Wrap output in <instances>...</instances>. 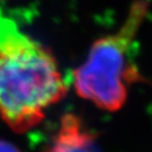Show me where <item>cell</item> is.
Masks as SVG:
<instances>
[{"instance_id":"1","label":"cell","mask_w":152,"mask_h":152,"mask_svg":"<svg viewBox=\"0 0 152 152\" xmlns=\"http://www.w3.org/2000/svg\"><path fill=\"white\" fill-rule=\"evenodd\" d=\"M65 92L54 55L0 9V118L17 133L26 132Z\"/></svg>"},{"instance_id":"2","label":"cell","mask_w":152,"mask_h":152,"mask_svg":"<svg viewBox=\"0 0 152 152\" xmlns=\"http://www.w3.org/2000/svg\"><path fill=\"white\" fill-rule=\"evenodd\" d=\"M148 11L149 0H135L118 31L95 41L86 61L72 75L80 97L105 110L122 108L129 87L141 79L133 48Z\"/></svg>"},{"instance_id":"3","label":"cell","mask_w":152,"mask_h":152,"mask_svg":"<svg viewBox=\"0 0 152 152\" xmlns=\"http://www.w3.org/2000/svg\"><path fill=\"white\" fill-rule=\"evenodd\" d=\"M44 152H96L94 135L78 116L66 114Z\"/></svg>"},{"instance_id":"4","label":"cell","mask_w":152,"mask_h":152,"mask_svg":"<svg viewBox=\"0 0 152 152\" xmlns=\"http://www.w3.org/2000/svg\"><path fill=\"white\" fill-rule=\"evenodd\" d=\"M0 152H20L14 144L0 140Z\"/></svg>"}]
</instances>
